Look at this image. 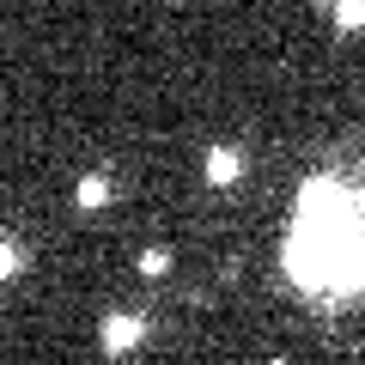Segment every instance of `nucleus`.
<instances>
[{
  "label": "nucleus",
  "mask_w": 365,
  "mask_h": 365,
  "mask_svg": "<svg viewBox=\"0 0 365 365\" xmlns=\"http://www.w3.org/2000/svg\"><path fill=\"white\" fill-rule=\"evenodd\" d=\"M287 268L299 287H365V225L353 220V195L317 177L299 189V232L287 244Z\"/></svg>",
  "instance_id": "nucleus-1"
},
{
  "label": "nucleus",
  "mask_w": 365,
  "mask_h": 365,
  "mask_svg": "<svg viewBox=\"0 0 365 365\" xmlns=\"http://www.w3.org/2000/svg\"><path fill=\"white\" fill-rule=\"evenodd\" d=\"M98 341H104V353H134L146 341V317L140 311H110L98 323Z\"/></svg>",
  "instance_id": "nucleus-2"
},
{
  "label": "nucleus",
  "mask_w": 365,
  "mask_h": 365,
  "mask_svg": "<svg viewBox=\"0 0 365 365\" xmlns=\"http://www.w3.org/2000/svg\"><path fill=\"white\" fill-rule=\"evenodd\" d=\"M237 177H244V153L237 146H207V182L213 189H232Z\"/></svg>",
  "instance_id": "nucleus-3"
},
{
  "label": "nucleus",
  "mask_w": 365,
  "mask_h": 365,
  "mask_svg": "<svg viewBox=\"0 0 365 365\" xmlns=\"http://www.w3.org/2000/svg\"><path fill=\"white\" fill-rule=\"evenodd\" d=\"M73 201H79V207H86V213H98V207H104V201H110V177H104V170H91V177H79Z\"/></svg>",
  "instance_id": "nucleus-4"
},
{
  "label": "nucleus",
  "mask_w": 365,
  "mask_h": 365,
  "mask_svg": "<svg viewBox=\"0 0 365 365\" xmlns=\"http://www.w3.org/2000/svg\"><path fill=\"white\" fill-rule=\"evenodd\" d=\"M335 31H341V37L365 31V0H335Z\"/></svg>",
  "instance_id": "nucleus-5"
},
{
  "label": "nucleus",
  "mask_w": 365,
  "mask_h": 365,
  "mask_svg": "<svg viewBox=\"0 0 365 365\" xmlns=\"http://www.w3.org/2000/svg\"><path fill=\"white\" fill-rule=\"evenodd\" d=\"M19 262H25V256H19V244H13V237H0V287L19 274Z\"/></svg>",
  "instance_id": "nucleus-6"
},
{
  "label": "nucleus",
  "mask_w": 365,
  "mask_h": 365,
  "mask_svg": "<svg viewBox=\"0 0 365 365\" xmlns=\"http://www.w3.org/2000/svg\"><path fill=\"white\" fill-rule=\"evenodd\" d=\"M165 268H170V250H146V256H140V274H146V280H158Z\"/></svg>",
  "instance_id": "nucleus-7"
}]
</instances>
